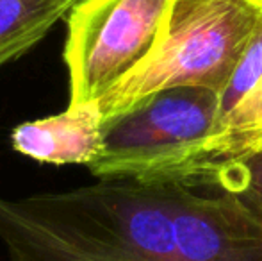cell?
<instances>
[{"label": "cell", "mask_w": 262, "mask_h": 261, "mask_svg": "<svg viewBox=\"0 0 262 261\" xmlns=\"http://www.w3.org/2000/svg\"><path fill=\"white\" fill-rule=\"evenodd\" d=\"M173 0H80L70 11L62 59L68 106L98 102L134 73L164 32Z\"/></svg>", "instance_id": "obj_3"}, {"label": "cell", "mask_w": 262, "mask_h": 261, "mask_svg": "<svg viewBox=\"0 0 262 261\" xmlns=\"http://www.w3.org/2000/svg\"><path fill=\"white\" fill-rule=\"evenodd\" d=\"M262 152V75L253 88L217 120L205 139L186 149L152 179H175L207 186L214 175Z\"/></svg>", "instance_id": "obj_5"}, {"label": "cell", "mask_w": 262, "mask_h": 261, "mask_svg": "<svg viewBox=\"0 0 262 261\" xmlns=\"http://www.w3.org/2000/svg\"><path fill=\"white\" fill-rule=\"evenodd\" d=\"M13 261H262V195L245 186L104 177L0 197Z\"/></svg>", "instance_id": "obj_1"}, {"label": "cell", "mask_w": 262, "mask_h": 261, "mask_svg": "<svg viewBox=\"0 0 262 261\" xmlns=\"http://www.w3.org/2000/svg\"><path fill=\"white\" fill-rule=\"evenodd\" d=\"M210 185L230 186V188L245 186V188H250L262 195V152L255 154L243 163L221 170L220 174L214 175V179L207 186Z\"/></svg>", "instance_id": "obj_9"}, {"label": "cell", "mask_w": 262, "mask_h": 261, "mask_svg": "<svg viewBox=\"0 0 262 261\" xmlns=\"http://www.w3.org/2000/svg\"><path fill=\"white\" fill-rule=\"evenodd\" d=\"M220 108L221 95L207 88L157 91L104 118L102 150L88 168L98 179L156 177L184 150L214 131Z\"/></svg>", "instance_id": "obj_4"}, {"label": "cell", "mask_w": 262, "mask_h": 261, "mask_svg": "<svg viewBox=\"0 0 262 261\" xmlns=\"http://www.w3.org/2000/svg\"><path fill=\"white\" fill-rule=\"evenodd\" d=\"M75 0H0V68L38 45Z\"/></svg>", "instance_id": "obj_7"}, {"label": "cell", "mask_w": 262, "mask_h": 261, "mask_svg": "<svg viewBox=\"0 0 262 261\" xmlns=\"http://www.w3.org/2000/svg\"><path fill=\"white\" fill-rule=\"evenodd\" d=\"M262 75V24L253 38L252 45L248 47L241 66L237 68L235 75L232 77V83L228 84L227 91L221 95L220 118H223L228 111H232L235 104L253 88V84ZM217 118V120H220Z\"/></svg>", "instance_id": "obj_8"}, {"label": "cell", "mask_w": 262, "mask_h": 261, "mask_svg": "<svg viewBox=\"0 0 262 261\" xmlns=\"http://www.w3.org/2000/svg\"><path fill=\"white\" fill-rule=\"evenodd\" d=\"M104 113L98 102L68 106L62 113L29 120L11 131V149L43 165H86L102 150Z\"/></svg>", "instance_id": "obj_6"}, {"label": "cell", "mask_w": 262, "mask_h": 261, "mask_svg": "<svg viewBox=\"0 0 262 261\" xmlns=\"http://www.w3.org/2000/svg\"><path fill=\"white\" fill-rule=\"evenodd\" d=\"M262 24V0H173L156 52L98 101L104 118L179 86L223 95Z\"/></svg>", "instance_id": "obj_2"}]
</instances>
